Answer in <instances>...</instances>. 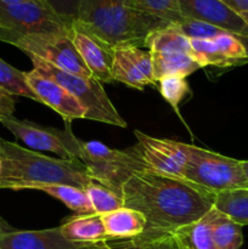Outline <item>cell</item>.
<instances>
[{
	"label": "cell",
	"instance_id": "obj_1",
	"mask_svg": "<svg viewBox=\"0 0 248 249\" xmlns=\"http://www.w3.org/2000/svg\"><path fill=\"white\" fill-rule=\"evenodd\" d=\"M215 196L185 179L148 169L134 173L122 187L124 207L140 212L147 223L136 238L167 235L199 220L214 207Z\"/></svg>",
	"mask_w": 248,
	"mask_h": 249
},
{
	"label": "cell",
	"instance_id": "obj_2",
	"mask_svg": "<svg viewBox=\"0 0 248 249\" xmlns=\"http://www.w3.org/2000/svg\"><path fill=\"white\" fill-rule=\"evenodd\" d=\"M74 24L114 49L145 46L148 34L170 23L142 11L139 0H82Z\"/></svg>",
	"mask_w": 248,
	"mask_h": 249
},
{
	"label": "cell",
	"instance_id": "obj_3",
	"mask_svg": "<svg viewBox=\"0 0 248 249\" xmlns=\"http://www.w3.org/2000/svg\"><path fill=\"white\" fill-rule=\"evenodd\" d=\"M0 189L28 190L32 185L65 184L84 190L94 180L78 160L41 155L0 138Z\"/></svg>",
	"mask_w": 248,
	"mask_h": 249
},
{
	"label": "cell",
	"instance_id": "obj_4",
	"mask_svg": "<svg viewBox=\"0 0 248 249\" xmlns=\"http://www.w3.org/2000/svg\"><path fill=\"white\" fill-rule=\"evenodd\" d=\"M29 58L33 63L34 71L60 84L83 105L87 111L85 119L101 122L119 128L128 126L126 122L122 118L114 105L107 96L101 82L95 79L94 77H83L65 72L34 56H29Z\"/></svg>",
	"mask_w": 248,
	"mask_h": 249
},
{
	"label": "cell",
	"instance_id": "obj_5",
	"mask_svg": "<svg viewBox=\"0 0 248 249\" xmlns=\"http://www.w3.org/2000/svg\"><path fill=\"white\" fill-rule=\"evenodd\" d=\"M182 179L215 195L231 190L248 189L242 160L189 143Z\"/></svg>",
	"mask_w": 248,
	"mask_h": 249
},
{
	"label": "cell",
	"instance_id": "obj_6",
	"mask_svg": "<svg viewBox=\"0 0 248 249\" xmlns=\"http://www.w3.org/2000/svg\"><path fill=\"white\" fill-rule=\"evenodd\" d=\"M78 160L87 167L94 181L122 196V187L136 172L147 169L133 147L116 150L100 141H82Z\"/></svg>",
	"mask_w": 248,
	"mask_h": 249
},
{
	"label": "cell",
	"instance_id": "obj_7",
	"mask_svg": "<svg viewBox=\"0 0 248 249\" xmlns=\"http://www.w3.org/2000/svg\"><path fill=\"white\" fill-rule=\"evenodd\" d=\"M0 41L11 44L27 56H34L58 70L83 77H92L89 68L83 62L75 49L71 34H46V36H17L0 34Z\"/></svg>",
	"mask_w": 248,
	"mask_h": 249
},
{
	"label": "cell",
	"instance_id": "obj_8",
	"mask_svg": "<svg viewBox=\"0 0 248 249\" xmlns=\"http://www.w3.org/2000/svg\"><path fill=\"white\" fill-rule=\"evenodd\" d=\"M0 34H72V29L45 4L35 0L11 5L0 2Z\"/></svg>",
	"mask_w": 248,
	"mask_h": 249
},
{
	"label": "cell",
	"instance_id": "obj_9",
	"mask_svg": "<svg viewBox=\"0 0 248 249\" xmlns=\"http://www.w3.org/2000/svg\"><path fill=\"white\" fill-rule=\"evenodd\" d=\"M0 123L22 142L35 151L55 153L62 160H78L80 155V142L73 134L71 123H65V129L39 125L31 121H21L15 116L0 119Z\"/></svg>",
	"mask_w": 248,
	"mask_h": 249
},
{
	"label": "cell",
	"instance_id": "obj_10",
	"mask_svg": "<svg viewBox=\"0 0 248 249\" xmlns=\"http://www.w3.org/2000/svg\"><path fill=\"white\" fill-rule=\"evenodd\" d=\"M134 151L148 170L182 179L187 160V143L169 139H157L140 130H134Z\"/></svg>",
	"mask_w": 248,
	"mask_h": 249
},
{
	"label": "cell",
	"instance_id": "obj_11",
	"mask_svg": "<svg viewBox=\"0 0 248 249\" xmlns=\"http://www.w3.org/2000/svg\"><path fill=\"white\" fill-rule=\"evenodd\" d=\"M179 9L184 18L206 22L233 34L248 49V23L221 0H180Z\"/></svg>",
	"mask_w": 248,
	"mask_h": 249
},
{
	"label": "cell",
	"instance_id": "obj_12",
	"mask_svg": "<svg viewBox=\"0 0 248 249\" xmlns=\"http://www.w3.org/2000/svg\"><path fill=\"white\" fill-rule=\"evenodd\" d=\"M112 79L138 90H143L147 85L157 84L153 77L150 51L142 50L136 45L114 48Z\"/></svg>",
	"mask_w": 248,
	"mask_h": 249
},
{
	"label": "cell",
	"instance_id": "obj_13",
	"mask_svg": "<svg viewBox=\"0 0 248 249\" xmlns=\"http://www.w3.org/2000/svg\"><path fill=\"white\" fill-rule=\"evenodd\" d=\"M26 78L39 102L60 114L65 123H72L74 119H85L87 111L83 105L60 84L34 70L26 72Z\"/></svg>",
	"mask_w": 248,
	"mask_h": 249
},
{
	"label": "cell",
	"instance_id": "obj_14",
	"mask_svg": "<svg viewBox=\"0 0 248 249\" xmlns=\"http://www.w3.org/2000/svg\"><path fill=\"white\" fill-rule=\"evenodd\" d=\"M1 249H113L108 243L89 245L72 242L61 233L60 228L36 231L14 230L0 236Z\"/></svg>",
	"mask_w": 248,
	"mask_h": 249
},
{
	"label": "cell",
	"instance_id": "obj_15",
	"mask_svg": "<svg viewBox=\"0 0 248 249\" xmlns=\"http://www.w3.org/2000/svg\"><path fill=\"white\" fill-rule=\"evenodd\" d=\"M71 36L92 77L101 83H113L112 65L114 49L77 24H73Z\"/></svg>",
	"mask_w": 248,
	"mask_h": 249
},
{
	"label": "cell",
	"instance_id": "obj_16",
	"mask_svg": "<svg viewBox=\"0 0 248 249\" xmlns=\"http://www.w3.org/2000/svg\"><path fill=\"white\" fill-rule=\"evenodd\" d=\"M58 228L61 233L72 242L89 245L109 242L101 214H74L65 219Z\"/></svg>",
	"mask_w": 248,
	"mask_h": 249
},
{
	"label": "cell",
	"instance_id": "obj_17",
	"mask_svg": "<svg viewBox=\"0 0 248 249\" xmlns=\"http://www.w3.org/2000/svg\"><path fill=\"white\" fill-rule=\"evenodd\" d=\"M102 221L109 241L134 240L145 232L147 225L140 212L128 207L102 214Z\"/></svg>",
	"mask_w": 248,
	"mask_h": 249
},
{
	"label": "cell",
	"instance_id": "obj_18",
	"mask_svg": "<svg viewBox=\"0 0 248 249\" xmlns=\"http://www.w3.org/2000/svg\"><path fill=\"white\" fill-rule=\"evenodd\" d=\"M212 211V209H211ZM195 223L173 231L169 235L177 249H216L212 233V212Z\"/></svg>",
	"mask_w": 248,
	"mask_h": 249
},
{
	"label": "cell",
	"instance_id": "obj_19",
	"mask_svg": "<svg viewBox=\"0 0 248 249\" xmlns=\"http://www.w3.org/2000/svg\"><path fill=\"white\" fill-rule=\"evenodd\" d=\"M153 77L156 82L165 77H182L202 68L199 63L185 53H151Z\"/></svg>",
	"mask_w": 248,
	"mask_h": 249
},
{
	"label": "cell",
	"instance_id": "obj_20",
	"mask_svg": "<svg viewBox=\"0 0 248 249\" xmlns=\"http://www.w3.org/2000/svg\"><path fill=\"white\" fill-rule=\"evenodd\" d=\"M28 190H38V191L45 192L49 196L62 202L75 214L94 213L87 192L79 187L65 184H39L32 185Z\"/></svg>",
	"mask_w": 248,
	"mask_h": 249
},
{
	"label": "cell",
	"instance_id": "obj_21",
	"mask_svg": "<svg viewBox=\"0 0 248 249\" xmlns=\"http://www.w3.org/2000/svg\"><path fill=\"white\" fill-rule=\"evenodd\" d=\"M145 46L150 53H185L191 55L190 39L174 23L148 34Z\"/></svg>",
	"mask_w": 248,
	"mask_h": 249
},
{
	"label": "cell",
	"instance_id": "obj_22",
	"mask_svg": "<svg viewBox=\"0 0 248 249\" xmlns=\"http://www.w3.org/2000/svg\"><path fill=\"white\" fill-rule=\"evenodd\" d=\"M212 233L216 249H240L243 243L242 226L216 208H212Z\"/></svg>",
	"mask_w": 248,
	"mask_h": 249
},
{
	"label": "cell",
	"instance_id": "obj_23",
	"mask_svg": "<svg viewBox=\"0 0 248 249\" xmlns=\"http://www.w3.org/2000/svg\"><path fill=\"white\" fill-rule=\"evenodd\" d=\"M214 208L241 226L248 225V189L231 190L216 194Z\"/></svg>",
	"mask_w": 248,
	"mask_h": 249
},
{
	"label": "cell",
	"instance_id": "obj_24",
	"mask_svg": "<svg viewBox=\"0 0 248 249\" xmlns=\"http://www.w3.org/2000/svg\"><path fill=\"white\" fill-rule=\"evenodd\" d=\"M0 88L12 96H23L39 102L27 83L26 72L18 71L0 57Z\"/></svg>",
	"mask_w": 248,
	"mask_h": 249
},
{
	"label": "cell",
	"instance_id": "obj_25",
	"mask_svg": "<svg viewBox=\"0 0 248 249\" xmlns=\"http://www.w3.org/2000/svg\"><path fill=\"white\" fill-rule=\"evenodd\" d=\"M84 190L89 197L94 213L102 215V214L109 213V212L117 211V209L124 207L122 196L99 182H90Z\"/></svg>",
	"mask_w": 248,
	"mask_h": 249
},
{
	"label": "cell",
	"instance_id": "obj_26",
	"mask_svg": "<svg viewBox=\"0 0 248 249\" xmlns=\"http://www.w3.org/2000/svg\"><path fill=\"white\" fill-rule=\"evenodd\" d=\"M191 56L197 63L203 67H228L225 58L219 51L213 39H190Z\"/></svg>",
	"mask_w": 248,
	"mask_h": 249
},
{
	"label": "cell",
	"instance_id": "obj_27",
	"mask_svg": "<svg viewBox=\"0 0 248 249\" xmlns=\"http://www.w3.org/2000/svg\"><path fill=\"white\" fill-rule=\"evenodd\" d=\"M213 40L215 41L219 51L225 58L228 67L248 63V49L238 36L225 32Z\"/></svg>",
	"mask_w": 248,
	"mask_h": 249
},
{
	"label": "cell",
	"instance_id": "obj_28",
	"mask_svg": "<svg viewBox=\"0 0 248 249\" xmlns=\"http://www.w3.org/2000/svg\"><path fill=\"white\" fill-rule=\"evenodd\" d=\"M157 88L159 90L163 99L173 107L177 116L180 117L179 107L182 100L186 97V95L191 94V89L189 87V83L186 82V78L182 77H165L157 82Z\"/></svg>",
	"mask_w": 248,
	"mask_h": 249
},
{
	"label": "cell",
	"instance_id": "obj_29",
	"mask_svg": "<svg viewBox=\"0 0 248 249\" xmlns=\"http://www.w3.org/2000/svg\"><path fill=\"white\" fill-rule=\"evenodd\" d=\"M180 0H139L141 10L168 23H177L184 17L180 14Z\"/></svg>",
	"mask_w": 248,
	"mask_h": 249
},
{
	"label": "cell",
	"instance_id": "obj_30",
	"mask_svg": "<svg viewBox=\"0 0 248 249\" xmlns=\"http://www.w3.org/2000/svg\"><path fill=\"white\" fill-rule=\"evenodd\" d=\"M189 39H214L225 31L214 27L206 22L196 21V19L182 18L181 21L174 23Z\"/></svg>",
	"mask_w": 248,
	"mask_h": 249
},
{
	"label": "cell",
	"instance_id": "obj_31",
	"mask_svg": "<svg viewBox=\"0 0 248 249\" xmlns=\"http://www.w3.org/2000/svg\"><path fill=\"white\" fill-rule=\"evenodd\" d=\"M58 18L72 29L79 16L82 0H40Z\"/></svg>",
	"mask_w": 248,
	"mask_h": 249
},
{
	"label": "cell",
	"instance_id": "obj_32",
	"mask_svg": "<svg viewBox=\"0 0 248 249\" xmlns=\"http://www.w3.org/2000/svg\"><path fill=\"white\" fill-rule=\"evenodd\" d=\"M130 242L142 247V249H175L174 241L169 233L153 238H134Z\"/></svg>",
	"mask_w": 248,
	"mask_h": 249
},
{
	"label": "cell",
	"instance_id": "obj_33",
	"mask_svg": "<svg viewBox=\"0 0 248 249\" xmlns=\"http://www.w3.org/2000/svg\"><path fill=\"white\" fill-rule=\"evenodd\" d=\"M16 100L12 95L0 88V119L14 116Z\"/></svg>",
	"mask_w": 248,
	"mask_h": 249
},
{
	"label": "cell",
	"instance_id": "obj_34",
	"mask_svg": "<svg viewBox=\"0 0 248 249\" xmlns=\"http://www.w3.org/2000/svg\"><path fill=\"white\" fill-rule=\"evenodd\" d=\"M221 1L225 2L229 7L238 14L248 12V0H221Z\"/></svg>",
	"mask_w": 248,
	"mask_h": 249
},
{
	"label": "cell",
	"instance_id": "obj_35",
	"mask_svg": "<svg viewBox=\"0 0 248 249\" xmlns=\"http://www.w3.org/2000/svg\"><path fill=\"white\" fill-rule=\"evenodd\" d=\"M14 230L15 229L12 228V226L10 225L6 220H4V219L0 216V236L4 235V233L11 232V231H14Z\"/></svg>",
	"mask_w": 248,
	"mask_h": 249
},
{
	"label": "cell",
	"instance_id": "obj_36",
	"mask_svg": "<svg viewBox=\"0 0 248 249\" xmlns=\"http://www.w3.org/2000/svg\"><path fill=\"white\" fill-rule=\"evenodd\" d=\"M27 1H35V0H0L2 4H19V2H27Z\"/></svg>",
	"mask_w": 248,
	"mask_h": 249
},
{
	"label": "cell",
	"instance_id": "obj_37",
	"mask_svg": "<svg viewBox=\"0 0 248 249\" xmlns=\"http://www.w3.org/2000/svg\"><path fill=\"white\" fill-rule=\"evenodd\" d=\"M242 169H243V173H245L246 180H247V184H248V160H242Z\"/></svg>",
	"mask_w": 248,
	"mask_h": 249
},
{
	"label": "cell",
	"instance_id": "obj_38",
	"mask_svg": "<svg viewBox=\"0 0 248 249\" xmlns=\"http://www.w3.org/2000/svg\"><path fill=\"white\" fill-rule=\"evenodd\" d=\"M128 246H129V249H142V247H141V246L135 245V243L130 242V241H129V242H128Z\"/></svg>",
	"mask_w": 248,
	"mask_h": 249
},
{
	"label": "cell",
	"instance_id": "obj_39",
	"mask_svg": "<svg viewBox=\"0 0 248 249\" xmlns=\"http://www.w3.org/2000/svg\"><path fill=\"white\" fill-rule=\"evenodd\" d=\"M240 15L243 17V18H245V21L248 23V12H245V14H240Z\"/></svg>",
	"mask_w": 248,
	"mask_h": 249
},
{
	"label": "cell",
	"instance_id": "obj_40",
	"mask_svg": "<svg viewBox=\"0 0 248 249\" xmlns=\"http://www.w3.org/2000/svg\"><path fill=\"white\" fill-rule=\"evenodd\" d=\"M0 173H1V160H0Z\"/></svg>",
	"mask_w": 248,
	"mask_h": 249
},
{
	"label": "cell",
	"instance_id": "obj_41",
	"mask_svg": "<svg viewBox=\"0 0 248 249\" xmlns=\"http://www.w3.org/2000/svg\"><path fill=\"white\" fill-rule=\"evenodd\" d=\"M0 249H1V248H0Z\"/></svg>",
	"mask_w": 248,
	"mask_h": 249
},
{
	"label": "cell",
	"instance_id": "obj_42",
	"mask_svg": "<svg viewBox=\"0 0 248 249\" xmlns=\"http://www.w3.org/2000/svg\"><path fill=\"white\" fill-rule=\"evenodd\" d=\"M175 249H177V248H175Z\"/></svg>",
	"mask_w": 248,
	"mask_h": 249
}]
</instances>
